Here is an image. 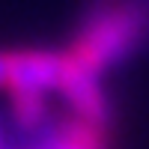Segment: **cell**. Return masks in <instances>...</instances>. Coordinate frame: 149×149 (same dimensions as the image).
<instances>
[{"label": "cell", "instance_id": "obj_1", "mask_svg": "<svg viewBox=\"0 0 149 149\" xmlns=\"http://www.w3.org/2000/svg\"><path fill=\"white\" fill-rule=\"evenodd\" d=\"M149 33V0H102L86 18L72 57L102 74L128 57Z\"/></svg>", "mask_w": 149, "mask_h": 149}, {"label": "cell", "instance_id": "obj_3", "mask_svg": "<svg viewBox=\"0 0 149 149\" xmlns=\"http://www.w3.org/2000/svg\"><path fill=\"white\" fill-rule=\"evenodd\" d=\"M33 149H102V134H98V125H90V122H84V119H74V122L57 125Z\"/></svg>", "mask_w": 149, "mask_h": 149}, {"label": "cell", "instance_id": "obj_4", "mask_svg": "<svg viewBox=\"0 0 149 149\" xmlns=\"http://www.w3.org/2000/svg\"><path fill=\"white\" fill-rule=\"evenodd\" d=\"M12 102H15V116L24 125H36L42 119V93H12Z\"/></svg>", "mask_w": 149, "mask_h": 149}, {"label": "cell", "instance_id": "obj_6", "mask_svg": "<svg viewBox=\"0 0 149 149\" xmlns=\"http://www.w3.org/2000/svg\"><path fill=\"white\" fill-rule=\"evenodd\" d=\"M0 149H3V140H0Z\"/></svg>", "mask_w": 149, "mask_h": 149}, {"label": "cell", "instance_id": "obj_2", "mask_svg": "<svg viewBox=\"0 0 149 149\" xmlns=\"http://www.w3.org/2000/svg\"><path fill=\"white\" fill-rule=\"evenodd\" d=\"M66 69V54L54 51H12L6 54V86L12 93L60 90Z\"/></svg>", "mask_w": 149, "mask_h": 149}, {"label": "cell", "instance_id": "obj_5", "mask_svg": "<svg viewBox=\"0 0 149 149\" xmlns=\"http://www.w3.org/2000/svg\"><path fill=\"white\" fill-rule=\"evenodd\" d=\"M0 86H6V54H0Z\"/></svg>", "mask_w": 149, "mask_h": 149}]
</instances>
